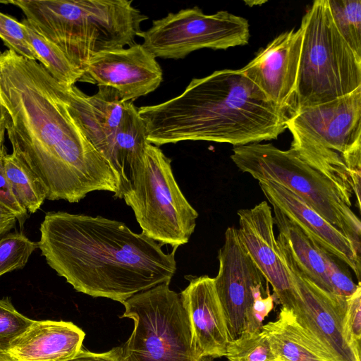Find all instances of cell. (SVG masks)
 Instances as JSON below:
<instances>
[{"instance_id":"obj_1","label":"cell","mask_w":361,"mask_h":361,"mask_svg":"<svg viewBox=\"0 0 361 361\" xmlns=\"http://www.w3.org/2000/svg\"><path fill=\"white\" fill-rule=\"evenodd\" d=\"M0 103L12 153L37 177L47 200L74 203L93 191L116 192V176L71 114L65 87L40 63L1 52Z\"/></svg>"},{"instance_id":"obj_2","label":"cell","mask_w":361,"mask_h":361,"mask_svg":"<svg viewBox=\"0 0 361 361\" xmlns=\"http://www.w3.org/2000/svg\"><path fill=\"white\" fill-rule=\"evenodd\" d=\"M37 242L48 265L78 292L123 302L157 285L170 283L176 271L173 248L124 223L101 216L49 212Z\"/></svg>"},{"instance_id":"obj_3","label":"cell","mask_w":361,"mask_h":361,"mask_svg":"<svg viewBox=\"0 0 361 361\" xmlns=\"http://www.w3.org/2000/svg\"><path fill=\"white\" fill-rule=\"evenodd\" d=\"M147 141L155 146L186 140L235 146L277 139L288 113L240 71H216L193 78L178 96L137 109Z\"/></svg>"},{"instance_id":"obj_4","label":"cell","mask_w":361,"mask_h":361,"mask_svg":"<svg viewBox=\"0 0 361 361\" xmlns=\"http://www.w3.org/2000/svg\"><path fill=\"white\" fill-rule=\"evenodd\" d=\"M78 69L95 55L135 43L148 19L128 0H8ZM84 73V72H83Z\"/></svg>"},{"instance_id":"obj_5","label":"cell","mask_w":361,"mask_h":361,"mask_svg":"<svg viewBox=\"0 0 361 361\" xmlns=\"http://www.w3.org/2000/svg\"><path fill=\"white\" fill-rule=\"evenodd\" d=\"M231 159L243 172L259 181L282 185L339 230L361 255V223L352 206L350 181L311 164L293 149L271 143L235 146Z\"/></svg>"},{"instance_id":"obj_6","label":"cell","mask_w":361,"mask_h":361,"mask_svg":"<svg viewBox=\"0 0 361 361\" xmlns=\"http://www.w3.org/2000/svg\"><path fill=\"white\" fill-rule=\"evenodd\" d=\"M300 27L302 43L288 115L342 97L361 87V56L336 29L326 0L312 3Z\"/></svg>"},{"instance_id":"obj_7","label":"cell","mask_w":361,"mask_h":361,"mask_svg":"<svg viewBox=\"0 0 361 361\" xmlns=\"http://www.w3.org/2000/svg\"><path fill=\"white\" fill-rule=\"evenodd\" d=\"M123 199L132 208L142 233L162 245L178 248L195 231L198 213L181 192L171 159L157 146L145 145Z\"/></svg>"},{"instance_id":"obj_8","label":"cell","mask_w":361,"mask_h":361,"mask_svg":"<svg viewBox=\"0 0 361 361\" xmlns=\"http://www.w3.org/2000/svg\"><path fill=\"white\" fill-rule=\"evenodd\" d=\"M121 317L134 322L123 348V361H212L202 357L180 294L169 283L140 292L122 302Z\"/></svg>"},{"instance_id":"obj_9","label":"cell","mask_w":361,"mask_h":361,"mask_svg":"<svg viewBox=\"0 0 361 361\" xmlns=\"http://www.w3.org/2000/svg\"><path fill=\"white\" fill-rule=\"evenodd\" d=\"M286 126L293 137L290 148L311 164L350 183L346 163L361 157V87L288 115Z\"/></svg>"},{"instance_id":"obj_10","label":"cell","mask_w":361,"mask_h":361,"mask_svg":"<svg viewBox=\"0 0 361 361\" xmlns=\"http://www.w3.org/2000/svg\"><path fill=\"white\" fill-rule=\"evenodd\" d=\"M142 46L155 58L179 59L192 51L246 45L250 25L246 18L221 11L207 15L195 6L169 13L142 31Z\"/></svg>"},{"instance_id":"obj_11","label":"cell","mask_w":361,"mask_h":361,"mask_svg":"<svg viewBox=\"0 0 361 361\" xmlns=\"http://www.w3.org/2000/svg\"><path fill=\"white\" fill-rule=\"evenodd\" d=\"M218 259L214 286L224 314L228 340L233 341L243 334L258 331L254 323L253 307L270 292L269 288L264 289L267 280L245 247L238 228H227Z\"/></svg>"},{"instance_id":"obj_12","label":"cell","mask_w":361,"mask_h":361,"mask_svg":"<svg viewBox=\"0 0 361 361\" xmlns=\"http://www.w3.org/2000/svg\"><path fill=\"white\" fill-rule=\"evenodd\" d=\"M284 261L298 293L292 310L297 322L324 348L334 361H361L344 338L343 317L348 298L322 290L292 264Z\"/></svg>"},{"instance_id":"obj_13","label":"cell","mask_w":361,"mask_h":361,"mask_svg":"<svg viewBox=\"0 0 361 361\" xmlns=\"http://www.w3.org/2000/svg\"><path fill=\"white\" fill-rule=\"evenodd\" d=\"M80 82L116 90L123 102H133L158 88L163 72L155 56L142 44L116 49L93 56Z\"/></svg>"},{"instance_id":"obj_14","label":"cell","mask_w":361,"mask_h":361,"mask_svg":"<svg viewBox=\"0 0 361 361\" xmlns=\"http://www.w3.org/2000/svg\"><path fill=\"white\" fill-rule=\"evenodd\" d=\"M240 238L282 308L292 311L298 295L294 280L283 258L274 231L271 207L262 201L238 211Z\"/></svg>"},{"instance_id":"obj_15","label":"cell","mask_w":361,"mask_h":361,"mask_svg":"<svg viewBox=\"0 0 361 361\" xmlns=\"http://www.w3.org/2000/svg\"><path fill=\"white\" fill-rule=\"evenodd\" d=\"M272 207L279 231L276 238L284 259L322 290L343 298L352 295L360 283L356 284L338 259L313 243L277 207Z\"/></svg>"},{"instance_id":"obj_16","label":"cell","mask_w":361,"mask_h":361,"mask_svg":"<svg viewBox=\"0 0 361 361\" xmlns=\"http://www.w3.org/2000/svg\"><path fill=\"white\" fill-rule=\"evenodd\" d=\"M302 43L300 27L276 37L241 72L288 114L295 94Z\"/></svg>"},{"instance_id":"obj_17","label":"cell","mask_w":361,"mask_h":361,"mask_svg":"<svg viewBox=\"0 0 361 361\" xmlns=\"http://www.w3.org/2000/svg\"><path fill=\"white\" fill-rule=\"evenodd\" d=\"M65 96L86 137L109 164L118 131L133 103L123 102L118 92L109 87H99L96 94L88 96L73 85L65 87Z\"/></svg>"},{"instance_id":"obj_18","label":"cell","mask_w":361,"mask_h":361,"mask_svg":"<svg viewBox=\"0 0 361 361\" xmlns=\"http://www.w3.org/2000/svg\"><path fill=\"white\" fill-rule=\"evenodd\" d=\"M259 185L272 207L293 221L313 243L350 267L360 283V255L339 230L282 185L269 180Z\"/></svg>"},{"instance_id":"obj_19","label":"cell","mask_w":361,"mask_h":361,"mask_svg":"<svg viewBox=\"0 0 361 361\" xmlns=\"http://www.w3.org/2000/svg\"><path fill=\"white\" fill-rule=\"evenodd\" d=\"M180 295L200 355L207 359L225 357L228 334L214 278L193 277Z\"/></svg>"},{"instance_id":"obj_20","label":"cell","mask_w":361,"mask_h":361,"mask_svg":"<svg viewBox=\"0 0 361 361\" xmlns=\"http://www.w3.org/2000/svg\"><path fill=\"white\" fill-rule=\"evenodd\" d=\"M85 336L71 322L34 320L13 341L6 355L11 361H65L82 349Z\"/></svg>"},{"instance_id":"obj_21","label":"cell","mask_w":361,"mask_h":361,"mask_svg":"<svg viewBox=\"0 0 361 361\" xmlns=\"http://www.w3.org/2000/svg\"><path fill=\"white\" fill-rule=\"evenodd\" d=\"M277 361H334L329 353L281 307L276 320L263 325Z\"/></svg>"},{"instance_id":"obj_22","label":"cell","mask_w":361,"mask_h":361,"mask_svg":"<svg viewBox=\"0 0 361 361\" xmlns=\"http://www.w3.org/2000/svg\"><path fill=\"white\" fill-rule=\"evenodd\" d=\"M21 23L27 42L39 58V63L65 87L68 88L80 82L83 72L75 67L51 42L38 34L24 18Z\"/></svg>"},{"instance_id":"obj_23","label":"cell","mask_w":361,"mask_h":361,"mask_svg":"<svg viewBox=\"0 0 361 361\" xmlns=\"http://www.w3.org/2000/svg\"><path fill=\"white\" fill-rule=\"evenodd\" d=\"M4 170L19 204L29 214L35 213L47 199V192L37 177L13 153L5 155Z\"/></svg>"},{"instance_id":"obj_24","label":"cell","mask_w":361,"mask_h":361,"mask_svg":"<svg viewBox=\"0 0 361 361\" xmlns=\"http://www.w3.org/2000/svg\"><path fill=\"white\" fill-rule=\"evenodd\" d=\"M333 22L350 47L361 56V1L326 0Z\"/></svg>"},{"instance_id":"obj_25","label":"cell","mask_w":361,"mask_h":361,"mask_svg":"<svg viewBox=\"0 0 361 361\" xmlns=\"http://www.w3.org/2000/svg\"><path fill=\"white\" fill-rule=\"evenodd\" d=\"M225 357L228 361H277L262 329L229 341Z\"/></svg>"},{"instance_id":"obj_26","label":"cell","mask_w":361,"mask_h":361,"mask_svg":"<svg viewBox=\"0 0 361 361\" xmlns=\"http://www.w3.org/2000/svg\"><path fill=\"white\" fill-rule=\"evenodd\" d=\"M37 248V242L30 240L23 232H10L0 238V277L23 269Z\"/></svg>"},{"instance_id":"obj_27","label":"cell","mask_w":361,"mask_h":361,"mask_svg":"<svg viewBox=\"0 0 361 361\" xmlns=\"http://www.w3.org/2000/svg\"><path fill=\"white\" fill-rule=\"evenodd\" d=\"M33 322L20 313L8 297L0 299V353L6 355L13 341Z\"/></svg>"},{"instance_id":"obj_28","label":"cell","mask_w":361,"mask_h":361,"mask_svg":"<svg viewBox=\"0 0 361 361\" xmlns=\"http://www.w3.org/2000/svg\"><path fill=\"white\" fill-rule=\"evenodd\" d=\"M24 25L14 18L0 12V38L10 50L27 59L39 58L27 42Z\"/></svg>"},{"instance_id":"obj_29","label":"cell","mask_w":361,"mask_h":361,"mask_svg":"<svg viewBox=\"0 0 361 361\" xmlns=\"http://www.w3.org/2000/svg\"><path fill=\"white\" fill-rule=\"evenodd\" d=\"M343 334L346 343L360 357L361 348V286L347 298L343 317Z\"/></svg>"},{"instance_id":"obj_30","label":"cell","mask_w":361,"mask_h":361,"mask_svg":"<svg viewBox=\"0 0 361 361\" xmlns=\"http://www.w3.org/2000/svg\"><path fill=\"white\" fill-rule=\"evenodd\" d=\"M6 154L7 150L4 146L0 149V204L16 216L20 227L23 228L30 214L19 204L7 180L4 170V157Z\"/></svg>"},{"instance_id":"obj_31","label":"cell","mask_w":361,"mask_h":361,"mask_svg":"<svg viewBox=\"0 0 361 361\" xmlns=\"http://www.w3.org/2000/svg\"><path fill=\"white\" fill-rule=\"evenodd\" d=\"M65 361H123V348L115 347L107 352L101 353L81 349L73 357Z\"/></svg>"},{"instance_id":"obj_32","label":"cell","mask_w":361,"mask_h":361,"mask_svg":"<svg viewBox=\"0 0 361 361\" xmlns=\"http://www.w3.org/2000/svg\"><path fill=\"white\" fill-rule=\"evenodd\" d=\"M17 222L16 216L0 204V238L10 233Z\"/></svg>"},{"instance_id":"obj_33","label":"cell","mask_w":361,"mask_h":361,"mask_svg":"<svg viewBox=\"0 0 361 361\" xmlns=\"http://www.w3.org/2000/svg\"><path fill=\"white\" fill-rule=\"evenodd\" d=\"M6 121V114L4 110V108L0 103V132L1 133H5Z\"/></svg>"},{"instance_id":"obj_34","label":"cell","mask_w":361,"mask_h":361,"mask_svg":"<svg viewBox=\"0 0 361 361\" xmlns=\"http://www.w3.org/2000/svg\"><path fill=\"white\" fill-rule=\"evenodd\" d=\"M4 135H5L4 133L0 132V149H1L4 147Z\"/></svg>"},{"instance_id":"obj_35","label":"cell","mask_w":361,"mask_h":361,"mask_svg":"<svg viewBox=\"0 0 361 361\" xmlns=\"http://www.w3.org/2000/svg\"><path fill=\"white\" fill-rule=\"evenodd\" d=\"M0 361H11L6 355L0 353Z\"/></svg>"},{"instance_id":"obj_36","label":"cell","mask_w":361,"mask_h":361,"mask_svg":"<svg viewBox=\"0 0 361 361\" xmlns=\"http://www.w3.org/2000/svg\"><path fill=\"white\" fill-rule=\"evenodd\" d=\"M0 54H1V52H0Z\"/></svg>"}]
</instances>
